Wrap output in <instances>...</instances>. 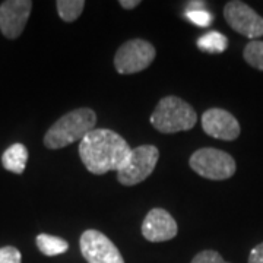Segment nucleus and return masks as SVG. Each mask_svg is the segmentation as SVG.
Wrapping results in <instances>:
<instances>
[{"label": "nucleus", "instance_id": "obj_1", "mask_svg": "<svg viewBox=\"0 0 263 263\" xmlns=\"http://www.w3.org/2000/svg\"><path fill=\"white\" fill-rule=\"evenodd\" d=\"M130 149L127 142L110 129H94L79 142L81 160L86 170L97 176L119 171Z\"/></svg>", "mask_w": 263, "mask_h": 263}, {"label": "nucleus", "instance_id": "obj_2", "mask_svg": "<svg viewBox=\"0 0 263 263\" xmlns=\"http://www.w3.org/2000/svg\"><path fill=\"white\" fill-rule=\"evenodd\" d=\"M97 114L91 108H76L62 116L44 135V145L48 149H62L70 143L81 142L95 129Z\"/></svg>", "mask_w": 263, "mask_h": 263}, {"label": "nucleus", "instance_id": "obj_3", "mask_svg": "<svg viewBox=\"0 0 263 263\" xmlns=\"http://www.w3.org/2000/svg\"><path fill=\"white\" fill-rule=\"evenodd\" d=\"M151 124L161 133H177L195 127L197 122L193 107L179 97H164L151 114Z\"/></svg>", "mask_w": 263, "mask_h": 263}, {"label": "nucleus", "instance_id": "obj_4", "mask_svg": "<svg viewBox=\"0 0 263 263\" xmlns=\"http://www.w3.org/2000/svg\"><path fill=\"white\" fill-rule=\"evenodd\" d=\"M160 158V151L154 145H142L132 148L129 157L117 171V180L123 186H136L154 173Z\"/></svg>", "mask_w": 263, "mask_h": 263}, {"label": "nucleus", "instance_id": "obj_5", "mask_svg": "<svg viewBox=\"0 0 263 263\" xmlns=\"http://www.w3.org/2000/svg\"><path fill=\"white\" fill-rule=\"evenodd\" d=\"M189 165L196 174L209 180H227L235 173L234 158L226 151L202 148L192 154Z\"/></svg>", "mask_w": 263, "mask_h": 263}, {"label": "nucleus", "instance_id": "obj_6", "mask_svg": "<svg viewBox=\"0 0 263 263\" xmlns=\"http://www.w3.org/2000/svg\"><path fill=\"white\" fill-rule=\"evenodd\" d=\"M155 47L146 40H130L122 44L114 56L116 70L122 75H133L149 67L155 59Z\"/></svg>", "mask_w": 263, "mask_h": 263}, {"label": "nucleus", "instance_id": "obj_7", "mask_svg": "<svg viewBox=\"0 0 263 263\" xmlns=\"http://www.w3.org/2000/svg\"><path fill=\"white\" fill-rule=\"evenodd\" d=\"M79 247L88 263H124L122 253L113 241L97 230H86L81 235Z\"/></svg>", "mask_w": 263, "mask_h": 263}, {"label": "nucleus", "instance_id": "obj_8", "mask_svg": "<svg viewBox=\"0 0 263 263\" xmlns=\"http://www.w3.org/2000/svg\"><path fill=\"white\" fill-rule=\"evenodd\" d=\"M224 16L228 25L245 37L256 40L263 35V18L243 2H228L224 8Z\"/></svg>", "mask_w": 263, "mask_h": 263}, {"label": "nucleus", "instance_id": "obj_9", "mask_svg": "<svg viewBox=\"0 0 263 263\" xmlns=\"http://www.w3.org/2000/svg\"><path fill=\"white\" fill-rule=\"evenodd\" d=\"M32 10L31 0H6L0 5V31L9 40L18 38Z\"/></svg>", "mask_w": 263, "mask_h": 263}, {"label": "nucleus", "instance_id": "obj_10", "mask_svg": "<svg viewBox=\"0 0 263 263\" xmlns=\"http://www.w3.org/2000/svg\"><path fill=\"white\" fill-rule=\"evenodd\" d=\"M179 233L176 219L168 211L154 208L146 214L142 222V235L151 243H162L173 240Z\"/></svg>", "mask_w": 263, "mask_h": 263}, {"label": "nucleus", "instance_id": "obj_11", "mask_svg": "<svg viewBox=\"0 0 263 263\" xmlns=\"http://www.w3.org/2000/svg\"><path fill=\"white\" fill-rule=\"evenodd\" d=\"M202 127L206 135L221 141H235L240 135L237 119L222 108H209L202 114Z\"/></svg>", "mask_w": 263, "mask_h": 263}, {"label": "nucleus", "instance_id": "obj_12", "mask_svg": "<svg viewBox=\"0 0 263 263\" xmlns=\"http://www.w3.org/2000/svg\"><path fill=\"white\" fill-rule=\"evenodd\" d=\"M27 161H28V149L22 143L12 145L2 155V164L5 170L15 174H22L25 171Z\"/></svg>", "mask_w": 263, "mask_h": 263}, {"label": "nucleus", "instance_id": "obj_13", "mask_svg": "<svg viewBox=\"0 0 263 263\" xmlns=\"http://www.w3.org/2000/svg\"><path fill=\"white\" fill-rule=\"evenodd\" d=\"M38 250L44 256H57V254H63L69 249V243L62 237L50 234H38L35 238Z\"/></svg>", "mask_w": 263, "mask_h": 263}, {"label": "nucleus", "instance_id": "obj_14", "mask_svg": "<svg viewBox=\"0 0 263 263\" xmlns=\"http://www.w3.org/2000/svg\"><path fill=\"white\" fill-rule=\"evenodd\" d=\"M197 47L200 48L205 53H222L228 47V38L218 32V31H209L206 34H203L202 37L197 38Z\"/></svg>", "mask_w": 263, "mask_h": 263}, {"label": "nucleus", "instance_id": "obj_15", "mask_svg": "<svg viewBox=\"0 0 263 263\" xmlns=\"http://www.w3.org/2000/svg\"><path fill=\"white\" fill-rule=\"evenodd\" d=\"M56 8L59 16L65 22H73L84 12V0H57Z\"/></svg>", "mask_w": 263, "mask_h": 263}, {"label": "nucleus", "instance_id": "obj_16", "mask_svg": "<svg viewBox=\"0 0 263 263\" xmlns=\"http://www.w3.org/2000/svg\"><path fill=\"white\" fill-rule=\"evenodd\" d=\"M243 56L252 67L263 70V41H250L246 46Z\"/></svg>", "mask_w": 263, "mask_h": 263}, {"label": "nucleus", "instance_id": "obj_17", "mask_svg": "<svg viewBox=\"0 0 263 263\" xmlns=\"http://www.w3.org/2000/svg\"><path fill=\"white\" fill-rule=\"evenodd\" d=\"M186 18L192 24H195L197 27H202V28H208L212 24V21H214L212 13H209L206 9L186 10Z\"/></svg>", "mask_w": 263, "mask_h": 263}, {"label": "nucleus", "instance_id": "obj_18", "mask_svg": "<svg viewBox=\"0 0 263 263\" xmlns=\"http://www.w3.org/2000/svg\"><path fill=\"white\" fill-rule=\"evenodd\" d=\"M22 256L16 247L5 246L0 249V263H21Z\"/></svg>", "mask_w": 263, "mask_h": 263}, {"label": "nucleus", "instance_id": "obj_19", "mask_svg": "<svg viewBox=\"0 0 263 263\" xmlns=\"http://www.w3.org/2000/svg\"><path fill=\"white\" fill-rule=\"evenodd\" d=\"M192 263H228L222 259V256L215 252V250H203L197 253Z\"/></svg>", "mask_w": 263, "mask_h": 263}, {"label": "nucleus", "instance_id": "obj_20", "mask_svg": "<svg viewBox=\"0 0 263 263\" xmlns=\"http://www.w3.org/2000/svg\"><path fill=\"white\" fill-rule=\"evenodd\" d=\"M249 263H263V243L257 245L249 256Z\"/></svg>", "mask_w": 263, "mask_h": 263}, {"label": "nucleus", "instance_id": "obj_21", "mask_svg": "<svg viewBox=\"0 0 263 263\" xmlns=\"http://www.w3.org/2000/svg\"><path fill=\"white\" fill-rule=\"evenodd\" d=\"M119 5L122 6L123 9H135L136 6L141 5V2L139 0H120Z\"/></svg>", "mask_w": 263, "mask_h": 263}, {"label": "nucleus", "instance_id": "obj_22", "mask_svg": "<svg viewBox=\"0 0 263 263\" xmlns=\"http://www.w3.org/2000/svg\"><path fill=\"white\" fill-rule=\"evenodd\" d=\"M186 6H187V8H186V10L205 9L206 3H205V2H187V5H186Z\"/></svg>", "mask_w": 263, "mask_h": 263}]
</instances>
